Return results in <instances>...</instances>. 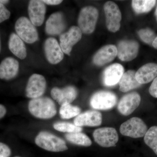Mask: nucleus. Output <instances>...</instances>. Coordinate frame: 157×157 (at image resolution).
<instances>
[{"instance_id":"nucleus-1","label":"nucleus","mask_w":157,"mask_h":157,"mask_svg":"<svg viewBox=\"0 0 157 157\" xmlns=\"http://www.w3.org/2000/svg\"><path fill=\"white\" fill-rule=\"evenodd\" d=\"M28 108L32 115L42 119L52 118L57 113L56 105L54 102L47 97L32 99L29 102Z\"/></svg>"},{"instance_id":"nucleus-2","label":"nucleus","mask_w":157,"mask_h":157,"mask_svg":"<svg viewBox=\"0 0 157 157\" xmlns=\"http://www.w3.org/2000/svg\"><path fill=\"white\" fill-rule=\"evenodd\" d=\"M35 143L48 151L61 152L68 149L64 140L50 132H40L35 138Z\"/></svg>"},{"instance_id":"nucleus-3","label":"nucleus","mask_w":157,"mask_h":157,"mask_svg":"<svg viewBox=\"0 0 157 157\" xmlns=\"http://www.w3.org/2000/svg\"><path fill=\"white\" fill-rule=\"evenodd\" d=\"M98 17L99 12L97 8L90 6L82 8L79 12L78 19V28L82 33H92L95 29Z\"/></svg>"},{"instance_id":"nucleus-4","label":"nucleus","mask_w":157,"mask_h":157,"mask_svg":"<svg viewBox=\"0 0 157 157\" xmlns=\"http://www.w3.org/2000/svg\"><path fill=\"white\" fill-rule=\"evenodd\" d=\"M16 34L23 41L29 44L36 42L39 38L38 32L31 21L25 17H19L15 24Z\"/></svg>"},{"instance_id":"nucleus-5","label":"nucleus","mask_w":157,"mask_h":157,"mask_svg":"<svg viewBox=\"0 0 157 157\" xmlns=\"http://www.w3.org/2000/svg\"><path fill=\"white\" fill-rule=\"evenodd\" d=\"M120 131L124 136L137 138L144 137L147 131L146 124L141 119L132 117L121 125Z\"/></svg>"},{"instance_id":"nucleus-6","label":"nucleus","mask_w":157,"mask_h":157,"mask_svg":"<svg viewBox=\"0 0 157 157\" xmlns=\"http://www.w3.org/2000/svg\"><path fill=\"white\" fill-rule=\"evenodd\" d=\"M117 102V97L114 93L108 91H100L93 95L90 104L94 109L106 110L113 108Z\"/></svg>"},{"instance_id":"nucleus-7","label":"nucleus","mask_w":157,"mask_h":157,"mask_svg":"<svg viewBox=\"0 0 157 157\" xmlns=\"http://www.w3.org/2000/svg\"><path fill=\"white\" fill-rule=\"evenodd\" d=\"M106 16V24L108 30L116 33L121 27V13L118 6L113 2H107L104 7Z\"/></svg>"},{"instance_id":"nucleus-8","label":"nucleus","mask_w":157,"mask_h":157,"mask_svg":"<svg viewBox=\"0 0 157 157\" xmlns=\"http://www.w3.org/2000/svg\"><path fill=\"white\" fill-rule=\"evenodd\" d=\"M93 137L96 143L104 147L115 146L119 140L116 130L109 127L96 129L93 133Z\"/></svg>"},{"instance_id":"nucleus-9","label":"nucleus","mask_w":157,"mask_h":157,"mask_svg":"<svg viewBox=\"0 0 157 157\" xmlns=\"http://www.w3.org/2000/svg\"><path fill=\"white\" fill-rule=\"evenodd\" d=\"M46 82L45 77L38 74H34L29 78L26 88V96L32 99L40 98L45 93Z\"/></svg>"},{"instance_id":"nucleus-10","label":"nucleus","mask_w":157,"mask_h":157,"mask_svg":"<svg viewBox=\"0 0 157 157\" xmlns=\"http://www.w3.org/2000/svg\"><path fill=\"white\" fill-rule=\"evenodd\" d=\"M82 33L78 26H73L60 37V46L64 53L70 55L72 48L81 40Z\"/></svg>"},{"instance_id":"nucleus-11","label":"nucleus","mask_w":157,"mask_h":157,"mask_svg":"<svg viewBox=\"0 0 157 157\" xmlns=\"http://www.w3.org/2000/svg\"><path fill=\"white\" fill-rule=\"evenodd\" d=\"M117 56L122 61H131L137 56L139 45L135 40H122L117 47Z\"/></svg>"},{"instance_id":"nucleus-12","label":"nucleus","mask_w":157,"mask_h":157,"mask_svg":"<svg viewBox=\"0 0 157 157\" xmlns=\"http://www.w3.org/2000/svg\"><path fill=\"white\" fill-rule=\"evenodd\" d=\"M140 101L141 98L138 93H129L122 97L119 102L118 110L123 115H130L139 107Z\"/></svg>"},{"instance_id":"nucleus-13","label":"nucleus","mask_w":157,"mask_h":157,"mask_svg":"<svg viewBox=\"0 0 157 157\" xmlns=\"http://www.w3.org/2000/svg\"><path fill=\"white\" fill-rule=\"evenodd\" d=\"M44 50L46 59L52 64L59 63L63 59V52L55 38L50 37L46 39L44 44Z\"/></svg>"},{"instance_id":"nucleus-14","label":"nucleus","mask_w":157,"mask_h":157,"mask_svg":"<svg viewBox=\"0 0 157 157\" xmlns=\"http://www.w3.org/2000/svg\"><path fill=\"white\" fill-rule=\"evenodd\" d=\"M51 95L54 100L62 106L73 102L77 97L78 92L76 88L71 86L62 89L55 87L52 89Z\"/></svg>"},{"instance_id":"nucleus-15","label":"nucleus","mask_w":157,"mask_h":157,"mask_svg":"<svg viewBox=\"0 0 157 157\" xmlns=\"http://www.w3.org/2000/svg\"><path fill=\"white\" fill-rule=\"evenodd\" d=\"M46 7L42 1L32 0L28 6V13L30 20L36 26L42 25L45 19Z\"/></svg>"},{"instance_id":"nucleus-16","label":"nucleus","mask_w":157,"mask_h":157,"mask_svg":"<svg viewBox=\"0 0 157 157\" xmlns=\"http://www.w3.org/2000/svg\"><path fill=\"white\" fill-rule=\"evenodd\" d=\"M102 122V114L96 110H88L76 117L74 124L78 127H98Z\"/></svg>"},{"instance_id":"nucleus-17","label":"nucleus","mask_w":157,"mask_h":157,"mask_svg":"<svg viewBox=\"0 0 157 157\" xmlns=\"http://www.w3.org/2000/svg\"><path fill=\"white\" fill-rule=\"evenodd\" d=\"M124 70L120 64L110 65L104 70L103 74V83L105 86H113L117 84L123 75Z\"/></svg>"},{"instance_id":"nucleus-18","label":"nucleus","mask_w":157,"mask_h":157,"mask_svg":"<svg viewBox=\"0 0 157 157\" xmlns=\"http://www.w3.org/2000/svg\"><path fill=\"white\" fill-rule=\"evenodd\" d=\"M117 56V48L115 45H106L96 52L93 57V63L97 66H104L112 62Z\"/></svg>"},{"instance_id":"nucleus-19","label":"nucleus","mask_w":157,"mask_h":157,"mask_svg":"<svg viewBox=\"0 0 157 157\" xmlns=\"http://www.w3.org/2000/svg\"><path fill=\"white\" fill-rule=\"evenodd\" d=\"M63 15L60 12H55L50 15L46 21L45 32L50 36L59 35L65 28Z\"/></svg>"},{"instance_id":"nucleus-20","label":"nucleus","mask_w":157,"mask_h":157,"mask_svg":"<svg viewBox=\"0 0 157 157\" xmlns=\"http://www.w3.org/2000/svg\"><path fill=\"white\" fill-rule=\"evenodd\" d=\"M19 63L12 57L4 59L0 63V78L9 80L17 76L19 70Z\"/></svg>"},{"instance_id":"nucleus-21","label":"nucleus","mask_w":157,"mask_h":157,"mask_svg":"<svg viewBox=\"0 0 157 157\" xmlns=\"http://www.w3.org/2000/svg\"><path fill=\"white\" fill-rule=\"evenodd\" d=\"M135 76L140 84L151 82L157 77V64L149 63L144 65L136 72Z\"/></svg>"},{"instance_id":"nucleus-22","label":"nucleus","mask_w":157,"mask_h":157,"mask_svg":"<svg viewBox=\"0 0 157 157\" xmlns=\"http://www.w3.org/2000/svg\"><path fill=\"white\" fill-rule=\"evenodd\" d=\"M9 47L11 52L18 58L23 59L27 56V51L23 41L17 35L12 33L9 37Z\"/></svg>"},{"instance_id":"nucleus-23","label":"nucleus","mask_w":157,"mask_h":157,"mask_svg":"<svg viewBox=\"0 0 157 157\" xmlns=\"http://www.w3.org/2000/svg\"><path fill=\"white\" fill-rule=\"evenodd\" d=\"M135 75L136 72L132 70H129L124 73L119 82V90L121 92H127L142 86L136 80Z\"/></svg>"},{"instance_id":"nucleus-24","label":"nucleus","mask_w":157,"mask_h":157,"mask_svg":"<svg viewBox=\"0 0 157 157\" xmlns=\"http://www.w3.org/2000/svg\"><path fill=\"white\" fill-rule=\"evenodd\" d=\"M65 137L70 143L79 146L89 147L92 143L89 137L81 132L68 133L65 135Z\"/></svg>"},{"instance_id":"nucleus-25","label":"nucleus","mask_w":157,"mask_h":157,"mask_svg":"<svg viewBox=\"0 0 157 157\" xmlns=\"http://www.w3.org/2000/svg\"><path fill=\"white\" fill-rule=\"evenodd\" d=\"M156 3L154 0H134L132 1V7L136 14H144L151 11Z\"/></svg>"},{"instance_id":"nucleus-26","label":"nucleus","mask_w":157,"mask_h":157,"mask_svg":"<svg viewBox=\"0 0 157 157\" xmlns=\"http://www.w3.org/2000/svg\"><path fill=\"white\" fill-rule=\"evenodd\" d=\"M144 140L157 155V126L151 127L144 135Z\"/></svg>"},{"instance_id":"nucleus-27","label":"nucleus","mask_w":157,"mask_h":157,"mask_svg":"<svg viewBox=\"0 0 157 157\" xmlns=\"http://www.w3.org/2000/svg\"><path fill=\"white\" fill-rule=\"evenodd\" d=\"M81 112V109L71 104H66L61 106L59 109V114L62 118L69 119L77 117Z\"/></svg>"},{"instance_id":"nucleus-28","label":"nucleus","mask_w":157,"mask_h":157,"mask_svg":"<svg viewBox=\"0 0 157 157\" xmlns=\"http://www.w3.org/2000/svg\"><path fill=\"white\" fill-rule=\"evenodd\" d=\"M53 128L59 132H67L68 133L81 132L82 130V127L76 126L75 124L67 122H57L54 124Z\"/></svg>"},{"instance_id":"nucleus-29","label":"nucleus","mask_w":157,"mask_h":157,"mask_svg":"<svg viewBox=\"0 0 157 157\" xmlns=\"http://www.w3.org/2000/svg\"><path fill=\"white\" fill-rule=\"evenodd\" d=\"M137 34L142 41L149 45H152L156 37L154 32L149 28L141 29L138 31Z\"/></svg>"},{"instance_id":"nucleus-30","label":"nucleus","mask_w":157,"mask_h":157,"mask_svg":"<svg viewBox=\"0 0 157 157\" xmlns=\"http://www.w3.org/2000/svg\"><path fill=\"white\" fill-rule=\"evenodd\" d=\"M10 15V11L4 5L0 3V23L9 19Z\"/></svg>"},{"instance_id":"nucleus-31","label":"nucleus","mask_w":157,"mask_h":157,"mask_svg":"<svg viewBox=\"0 0 157 157\" xmlns=\"http://www.w3.org/2000/svg\"><path fill=\"white\" fill-rule=\"evenodd\" d=\"M11 154V151L8 145L0 142V157H9Z\"/></svg>"},{"instance_id":"nucleus-32","label":"nucleus","mask_w":157,"mask_h":157,"mask_svg":"<svg viewBox=\"0 0 157 157\" xmlns=\"http://www.w3.org/2000/svg\"><path fill=\"white\" fill-rule=\"evenodd\" d=\"M149 92L153 97L157 98V77L153 80L149 89Z\"/></svg>"},{"instance_id":"nucleus-33","label":"nucleus","mask_w":157,"mask_h":157,"mask_svg":"<svg viewBox=\"0 0 157 157\" xmlns=\"http://www.w3.org/2000/svg\"><path fill=\"white\" fill-rule=\"evenodd\" d=\"M42 1L46 5H50V6H56L62 2V1H59V0H44Z\"/></svg>"},{"instance_id":"nucleus-34","label":"nucleus","mask_w":157,"mask_h":157,"mask_svg":"<svg viewBox=\"0 0 157 157\" xmlns=\"http://www.w3.org/2000/svg\"><path fill=\"white\" fill-rule=\"evenodd\" d=\"M7 109L6 107L2 104H0V119L2 118L6 115Z\"/></svg>"},{"instance_id":"nucleus-35","label":"nucleus","mask_w":157,"mask_h":157,"mask_svg":"<svg viewBox=\"0 0 157 157\" xmlns=\"http://www.w3.org/2000/svg\"><path fill=\"white\" fill-rule=\"evenodd\" d=\"M153 47L154 48L157 49V37H156L155 39L154 40L152 44Z\"/></svg>"},{"instance_id":"nucleus-36","label":"nucleus","mask_w":157,"mask_h":157,"mask_svg":"<svg viewBox=\"0 0 157 157\" xmlns=\"http://www.w3.org/2000/svg\"><path fill=\"white\" fill-rule=\"evenodd\" d=\"M9 2V1H7V0H0V3L4 5Z\"/></svg>"},{"instance_id":"nucleus-37","label":"nucleus","mask_w":157,"mask_h":157,"mask_svg":"<svg viewBox=\"0 0 157 157\" xmlns=\"http://www.w3.org/2000/svg\"><path fill=\"white\" fill-rule=\"evenodd\" d=\"M155 15L157 21V8L156 9L155 12Z\"/></svg>"},{"instance_id":"nucleus-38","label":"nucleus","mask_w":157,"mask_h":157,"mask_svg":"<svg viewBox=\"0 0 157 157\" xmlns=\"http://www.w3.org/2000/svg\"><path fill=\"white\" fill-rule=\"evenodd\" d=\"M1 38H0V52H1Z\"/></svg>"},{"instance_id":"nucleus-39","label":"nucleus","mask_w":157,"mask_h":157,"mask_svg":"<svg viewBox=\"0 0 157 157\" xmlns=\"http://www.w3.org/2000/svg\"></svg>"}]
</instances>
